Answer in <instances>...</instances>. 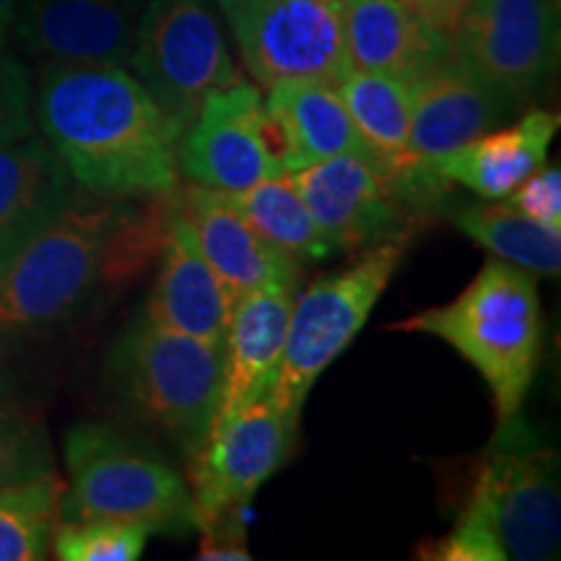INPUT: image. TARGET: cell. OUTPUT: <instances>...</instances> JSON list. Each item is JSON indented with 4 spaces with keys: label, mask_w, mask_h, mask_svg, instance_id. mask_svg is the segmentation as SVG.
Returning <instances> with one entry per match:
<instances>
[{
    "label": "cell",
    "mask_w": 561,
    "mask_h": 561,
    "mask_svg": "<svg viewBox=\"0 0 561 561\" xmlns=\"http://www.w3.org/2000/svg\"><path fill=\"white\" fill-rule=\"evenodd\" d=\"M73 198L0 265V335L50 331L100 286L136 278L164 248L174 206Z\"/></svg>",
    "instance_id": "obj_1"
},
{
    "label": "cell",
    "mask_w": 561,
    "mask_h": 561,
    "mask_svg": "<svg viewBox=\"0 0 561 561\" xmlns=\"http://www.w3.org/2000/svg\"><path fill=\"white\" fill-rule=\"evenodd\" d=\"M37 121L91 195L157 198L178 185L180 133L123 66H42Z\"/></svg>",
    "instance_id": "obj_2"
},
{
    "label": "cell",
    "mask_w": 561,
    "mask_h": 561,
    "mask_svg": "<svg viewBox=\"0 0 561 561\" xmlns=\"http://www.w3.org/2000/svg\"><path fill=\"white\" fill-rule=\"evenodd\" d=\"M559 453L538 445L520 416L500 426L471 500L426 559L543 561L559 553Z\"/></svg>",
    "instance_id": "obj_3"
},
{
    "label": "cell",
    "mask_w": 561,
    "mask_h": 561,
    "mask_svg": "<svg viewBox=\"0 0 561 561\" xmlns=\"http://www.w3.org/2000/svg\"><path fill=\"white\" fill-rule=\"evenodd\" d=\"M390 331L442 339L489 385L496 424L520 416L543 339L541 297L530 271L494 257L453 301L392 322Z\"/></svg>",
    "instance_id": "obj_4"
},
{
    "label": "cell",
    "mask_w": 561,
    "mask_h": 561,
    "mask_svg": "<svg viewBox=\"0 0 561 561\" xmlns=\"http://www.w3.org/2000/svg\"><path fill=\"white\" fill-rule=\"evenodd\" d=\"M104 375L133 416L193 453L216 416L224 346H208L138 314L112 341Z\"/></svg>",
    "instance_id": "obj_5"
},
{
    "label": "cell",
    "mask_w": 561,
    "mask_h": 561,
    "mask_svg": "<svg viewBox=\"0 0 561 561\" xmlns=\"http://www.w3.org/2000/svg\"><path fill=\"white\" fill-rule=\"evenodd\" d=\"M68 494L60 517H115L146 523L153 533L195 528L187 481L167 460L107 421H79L66 434Z\"/></svg>",
    "instance_id": "obj_6"
},
{
    "label": "cell",
    "mask_w": 561,
    "mask_h": 561,
    "mask_svg": "<svg viewBox=\"0 0 561 561\" xmlns=\"http://www.w3.org/2000/svg\"><path fill=\"white\" fill-rule=\"evenodd\" d=\"M403 255V242H380L356 263L314 278L299 297H294L284 356L271 392L278 409L301 416V405L312 385L367 325Z\"/></svg>",
    "instance_id": "obj_7"
},
{
    "label": "cell",
    "mask_w": 561,
    "mask_h": 561,
    "mask_svg": "<svg viewBox=\"0 0 561 561\" xmlns=\"http://www.w3.org/2000/svg\"><path fill=\"white\" fill-rule=\"evenodd\" d=\"M130 66L178 133L208 94L242 79L208 0H146Z\"/></svg>",
    "instance_id": "obj_8"
},
{
    "label": "cell",
    "mask_w": 561,
    "mask_h": 561,
    "mask_svg": "<svg viewBox=\"0 0 561 561\" xmlns=\"http://www.w3.org/2000/svg\"><path fill=\"white\" fill-rule=\"evenodd\" d=\"M299 416H291L271 396L210 421L206 437L187 453V489L195 507V528L240 515L255 491L291 458Z\"/></svg>",
    "instance_id": "obj_9"
},
{
    "label": "cell",
    "mask_w": 561,
    "mask_h": 561,
    "mask_svg": "<svg viewBox=\"0 0 561 561\" xmlns=\"http://www.w3.org/2000/svg\"><path fill=\"white\" fill-rule=\"evenodd\" d=\"M227 21L244 68L265 91L294 79L339 87L351 70L343 9L335 0H261Z\"/></svg>",
    "instance_id": "obj_10"
},
{
    "label": "cell",
    "mask_w": 561,
    "mask_h": 561,
    "mask_svg": "<svg viewBox=\"0 0 561 561\" xmlns=\"http://www.w3.org/2000/svg\"><path fill=\"white\" fill-rule=\"evenodd\" d=\"M453 55L507 100L525 102L559 66L557 0H471Z\"/></svg>",
    "instance_id": "obj_11"
},
{
    "label": "cell",
    "mask_w": 561,
    "mask_h": 561,
    "mask_svg": "<svg viewBox=\"0 0 561 561\" xmlns=\"http://www.w3.org/2000/svg\"><path fill=\"white\" fill-rule=\"evenodd\" d=\"M178 172L216 191H242L286 172L276 125L255 83L240 79L203 100L178 138Z\"/></svg>",
    "instance_id": "obj_12"
},
{
    "label": "cell",
    "mask_w": 561,
    "mask_h": 561,
    "mask_svg": "<svg viewBox=\"0 0 561 561\" xmlns=\"http://www.w3.org/2000/svg\"><path fill=\"white\" fill-rule=\"evenodd\" d=\"M291 180L333 252L401 240L409 221L401 195L371 159L341 153L291 172Z\"/></svg>",
    "instance_id": "obj_13"
},
{
    "label": "cell",
    "mask_w": 561,
    "mask_h": 561,
    "mask_svg": "<svg viewBox=\"0 0 561 561\" xmlns=\"http://www.w3.org/2000/svg\"><path fill=\"white\" fill-rule=\"evenodd\" d=\"M146 0H21L13 34L42 66H130Z\"/></svg>",
    "instance_id": "obj_14"
},
{
    "label": "cell",
    "mask_w": 561,
    "mask_h": 561,
    "mask_svg": "<svg viewBox=\"0 0 561 561\" xmlns=\"http://www.w3.org/2000/svg\"><path fill=\"white\" fill-rule=\"evenodd\" d=\"M517 104L481 81L471 68L450 55L413 81L409 133L411 172H421L468 140L494 130Z\"/></svg>",
    "instance_id": "obj_15"
},
{
    "label": "cell",
    "mask_w": 561,
    "mask_h": 561,
    "mask_svg": "<svg viewBox=\"0 0 561 561\" xmlns=\"http://www.w3.org/2000/svg\"><path fill=\"white\" fill-rule=\"evenodd\" d=\"M178 208L191 221L203 257L219 278L229 307L257 289H297L299 263L265 242L234 208L216 198L214 187L193 182L182 191Z\"/></svg>",
    "instance_id": "obj_16"
},
{
    "label": "cell",
    "mask_w": 561,
    "mask_h": 561,
    "mask_svg": "<svg viewBox=\"0 0 561 561\" xmlns=\"http://www.w3.org/2000/svg\"><path fill=\"white\" fill-rule=\"evenodd\" d=\"M144 314L159 325L191 335L208 346H224L231 307L219 278L198 248L191 221L174 203L161 265Z\"/></svg>",
    "instance_id": "obj_17"
},
{
    "label": "cell",
    "mask_w": 561,
    "mask_h": 561,
    "mask_svg": "<svg viewBox=\"0 0 561 561\" xmlns=\"http://www.w3.org/2000/svg\"><path fill=\"white\" fill-rule=\"evenodd\" d=\"M297 289L271 286L244 294L231 307L224 343V385L216 416L265 398L276 385Z\"/></svg>",
    "instance_id": "obj_18"
},
{
    "label": "cell",
    "mask_w": 561,
    "mask_h": 561,
    "mask_svg": "<svg viewBox=\"0 0 561 561\" xmlns=\"http://www.w3.org/2000/svg\"><path fill=\"white\" fill-rule=\"evenodd\" d=\"M559 125L553 112L533 110L510 128L483 133L432 161L426 172L442 185L455 182L489 203L504 201L520 182L543 170Z\"/></svg>",
    "instance_id": "obj_19"
},
{
    "label": "cell",
    "mask_w": 561,
    "mask_h": 561,
    "mask_svg": "<svg viewBox=\"0 0 561 561\" xmlns=\"http://www.w3.org/2000/svg\"><path fill=\"white\" fill-rule=\"evenodd\" d=\"M351 68L416 81L453 55V39L403 0H354L343 9Z\"/></svg>",
    "instance_id": "obj_20"
},
{
    "label": "cell",
    "mask_w": 561,
    "mask_h": 561,
    "mask_svg": "<svg viewBox=\"0 0 561 561\" xmlns=\"http://www.w3.org/2000/svg\"><path fill=\"white\" fill-rule=\"evenodd\" d=\"M265 110L276 125L286 172H299L341 153H354L377 164L375 153L351 121L339 87L331 81H280L268 89Z\"/></svg>",
    "instance_id": "obj_21"
},
{
    "label": "cell",
    "mask_w": 561,
    "mask_h": 561,
    "mask_svg": "<svg viewBox=\"0 0 561 561\" xmlns=\"http://www.w3.org/2000/svg\"><path fill=\"white\" fill-rule=\"evenodd\" d=\"M76 198V180L45 138L0 149V265Z\"/></svg>",
    "instance_id": "obj_22"
},
{
    "label": "cell",
    "mask_w": 561,
    "mask_h": 561,
    "mask_svg": "<svg viewBox=\"0 0 561 561\" xmlns=\"http://www.w3.org/2000/svg\"><path fill=\"white\" fill-rule=\"evenodd\" d=\"M339 91L351 121L362 133L364 144L375 153L377 164L390 178L396 193L405 198L419 180V172H411L409 159H405L411 133L413 81L351 68L339 83Z\"/></svg>",
    "instance_id": "obj_23"
},
{
    "label": "cell",
    "mask_w": 561,
    "mask_h": 561,
    "mask_svg": "<svg viewBox=\"0 0 561 561\" xmlns=\"http://www.w3.org/2000/svg\"><path fill=\"white\" fill-rule=\"evenodd\" d=\"M216 198L234 208L265 242L297 263H318L331 255V244L314 227L291 178H268L242 191H216Z\"/></svg>",
    "instance_id": "obj_24"
},
{
    "label": "cell",
    "mask_w": 561,
    "mask_h": 561,
    "mask_svg": "<svg viewBox=\"0 0 561 561\" xmlns=\"http://www.w3.org/2000/svg\"><path fill=\"white\" fill-rule=\"evenodd\" d=\"M455 224L476 244L504 263L557 278L561 271V231L533 221L523 210L504 206H471L455 216Z\"/></svg>",
    "instance_id": "obj_25"
},
{
    "label": "cell",
    "mask_w": 561,
    "mask_h": 561,
    "mask_svg": "<svg viewBox=\"0 0 561 561\" xmlns=\"http://www.w3.org/2000/svg\"><path fill=\"white\" fill-rule=\"evenodd\" d=\"M58 476L0 491V561L47 559L60 520Z\"/></svg>",
    "instance_id": "obj_26"
},
{
    "label": "cell",
    "mask_w": 561,
    "mask_h": 561,
    "mask_svg": "<svg viewBox=\"0 0 561 561\" xmlns=\"http://www.w3.org/2000/svg\"><path fill=\"white\" fill-rule=\"evenodd\" d=\"M50 476L58 473L45 421L26 405L0 401V491Z\"/></svg>",
    "instance_id": "obj_27"
},
{
    "label": "cell",
    "mask_w": 561,
    "mask_h": 561,
    "mask_svg": "<svg viewBox=\"0 0 561 561\" xmlns=\"http://www.w3.org/2000/svg\"><path fill=\"white\" fill-rule=\"evenodd\" d=\"M153 530L138 520L115 517H60L53 533L55 557L62 561H136Z\"/></svg>",
    "instance_id": "obj_28"
},
{
    "label": "cell",
    "mask_w": 561,
    "mask_h": 561,
    "mask_svg": "<svg viewBox=\"0 0 561 561\" xmlns=\"http://www.w3.org/2000/svg\"><path fill=\"white\" fill-rule=\"evenodd\" d=\"M32 76L16 53L0 50V149L32 136Z\"/></svg>",
    "instance_id": "obj_29"
},
{
    "label": "cell",
    "mask_w": 561,
    "mask_h": 561,
    "mask_svg": "<svg viewBox=\"0 0 561 561\" xmlns=\"http://www.w3.org/2000/svg\"><path fill=\"white\" fill-rule=\"evenodd\" d=\"M512 208L523 210L533 221L561 231V170L543 167L512 191L507 198Z\"/></svg>",
    "instance_id": "obj_30"
},
{
    "label": "cell",
    "mask_w": 561,
    "mask_h": 561,
    "mask_svg": "<svg viewBox=\"0 0 561 561\" xmlns=\"http://www.w3.org/2000/svg\"><path fill=\"white\" fill-rule=\"evenodd\" d=\"M203 533L198 546L201 561H250L252 553L248 551V538L240 517L229 515L221 520L208 523L198 528Z\"/></svg>",
    "instance_id": "obj_31"
},
{
    "label": "cell",
    "mask_w": 561,
    "mask_h": 561,
    "mask_svg": "<svg viewBox=\"0 0 561 561\" xmlns=\"http://www.w3.org/2000/svg\"><path fill=\"white\" fill-rule=\"evenodd\" d=\"M405 5H411L421 19H426L434 30L447 34L453 39L455 26L462 13H466L471 0H403Z\"/></svg>",
    "instance_id": "obj_32"
},
{
    "label": "cell",
    "mask_w": 561,
    "mask_h": 561,
    "mask_svg": "<svg viewBox=\"0 0 561 561\" xmlns=\"http://www.w3.org/2000/svg\"><path fill=\"white\" fill-rule=\"evenodd\" d=\"M21 0H0V50H5V42L13 32V21H16Z\"/></svg>",
    "instance_id": "obj_33"
},
{
    "label": "cell",
    "mask_w": 561,
    "mask_h": 561,
    "mask_svg": "<svg viewBox=\"0 0 561 561\" xmlns=\"http://www.w3.org/2000/svg\"><path fill=\"white\" fill-rule=\"evenodd\" d=\"M219 3V9L224 11V16H229V13L244 9V5H252V3H261V0H216Z\"/></svg>",
    "instance_id": "obj_34"
},
{
    "label": "cell",
    "mask_w": 561,
    "mask_h": 561,
    "mask_svg": "<svg viewBox=\"0 0 561 561\" xmlns=\"http://www.w3.org/2000/svg\"><path fill=\"white\" fill-rule=\"evenodd\" d=\"M335 3H339L341 9H346V5H348V3H354V0H335Z\"/></svg>",
    "instance_id": "obj_35"
}]
</instances>
